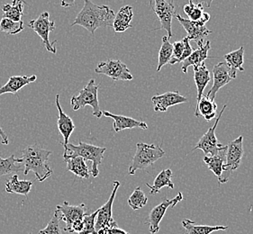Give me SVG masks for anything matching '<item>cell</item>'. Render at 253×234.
<instances>
[{"label":"cell","instance_id":"cell-35","mask_svg":"<svg viewBox=\"0 0 253 234\" xmlns=\"http://www.w3.org/2000/svg\"><path fill=\"white\" fill-rule=\"evenodd\" d=\"M25 29L23 21H13L2 17L0 21V31L7 35H16Z\"/></svg>","mask_w":253,"mask_h":234},{"label":"cell","instance_id":"cell-26","mask_svg":"<svg viewBox=\"0 0 253 234\" xmlns=\"http://www.w3.org/2000/svg\"><path fill=\"white\" fill-rule=\"evenodd\" d=\"M226 151H227V145L223 146L218 152L216 155L204 157V162L208 165L209 170H211L217 177V178H220L223 173V167L226 159Z\"/></svg>","mask_w":253,"mask_h":234},{"label":"cell","instance_id":"cell-13","mask_svg":"<svg viewBox=\"0 0 253 234\" xmlns=\"http://www.w3.org/2000/svg\"><path fill=\"white\" fill-rule=\"evenodd\" d=\"M182 200L183 194L179 192L174 198L168 199L166 197L163 199L161 204H158L154 208L152 209L148 217V222L146 223V224L149 225V231L151 234H156L160 231V224L166 214L168 208L170 206H175L177 203L181 202Z\"/></svg>","mask_w":253,"mask_h":234},{"label":"cell","instance_id":"cell-38","mask_svg":"<svg viewBox=\"0 0 253 234\" xmlns=\"http://www.w3.org/2000/svg\"><path fill=\"white\" fill-rule=\"evenodd\" d=\"M60 221L61 220L59 218V215L55 212L45 228L41 230L38 234H61Z\"/></svg>","mask_w":253,"mask_h":234},{"label":"cell","instance_id":"cell-32","mask_svg":"<svg viewBox=\"0 0 253 234\" xmlns=\"http://www.w3.org/2000/svg\"><path fill=\"white\" fill-rule=\"evenodd\" d=\"M25 1L24 0H13L11 4H5L2 6L3 16L13 21H21L24 15Z\"/></svg>","mask_w":253,"mask_h":234},{"label":"cell","instance_id":"cell-16","mask_svg":"<svg viewBox=\"0 0 253 234\" xmlns=\"http://www.w3.org/2000/svg\"><path fill=\"white\" fill-rule=\"evenodd\" d=\"M155 112H166L169 107L187 102V97L181 96L178 91L166 92L162 95L152 97Z\"/></svg>","mask_w":253,"mask_h":234},{"label":"cell","instance_id":"cell-8","mask_svg":"<svg viewBox=\"0 0 253 234\" xmlns=\"http://www.w3.org/2000/svg\"><path fill=\"white\" fill-rule=\"evenodd\" d=\"M150 2L152 10L157 15L158 19L161 23V26L158 30L166 31L169 39H170L174 36L172 20L175 15V5L173 0H150Z\"/></svg>","mask_w":253,"mask_h":234},{"label":"cell","instance_id":"cell-31","mask_svg":"<svg viewBox=\"0 0 253 234\" xmlns=\"http://www.w3.org/2000/svg\"><path fill=\"white\" fill-rule=\"evenodd\" d=\"M184 13L187 15V19L192 22H198L202 25H206L210 20V15L204 11V7L201 5H195L188 3L183 7Z\"/></svg>","mask_w":253,"mask_h":234},{"label":"cell","instance_id":"cell-37","mask_svg":"<svg viewBox=\"0 0 253 234\" xmlns=\"http://www.w3.org/2000/svg\"><path fill=\"white\" fill-rule=\"evenodd\" d=\"M97 210L95 212H87L83 218V229L79 234H97L95 229Z\"/></svg>","mask_w":253,"mask_h":234},{"label":"cell","instance_id":"cell-22","mask_svg":"<svg viewBox=\"0 0 253 234\" xmlns=\"http://www.w3.org/2000/svg\"><path fill=\"white\" fill-rule=\"evenodd\" d=\"M133 17V9L131 5H125L118 11L113 24V28L116 33H124L131 28V22Z\"/></svg>","mask_w":253,"mask_h":234},{"label":"cell","instance_id":"cell-17","mask_svg":"<svg viewBox=\"0 0 253 234\" xmlns=\"http://www.w3.org/2000/svg\"><path fill=\"white\" fill-rule=\"evenodd\" d=\"M55 104L56 107L58 108V112H59L58 122H57L58 129L63 137V143H61V144L64 148V151H66L67 145L69 143L71 133L75 130L76 126L71 117L67 116L66 114L63 112L61 107V103H60V95L56 96Z\"/></svg>","mask_w":253,"mask_h":234},{"label":"cell","instance_id":"cell-12","mask_svg":"<svg viewBox=\"0 0 253 234\" xmlns=\"http://www.w3.org/2000/svg\"><path fill=\"white\" fill-rule=\"evenodd\" d=\"M120 182L119 181H115L114 182V188L112 190L111 195L109 199L107 200V203L104 204L102 207L97 209V214H96V224H95V229L96 233L100 230L108 229L111 227H116L118 226L117 222L113 217V213H112V207L114 201L116 198L117 190L120 188Z\"/></svg>","mask_w":253,"mask_h":234},{"label":"cell","instance_id":"cell-41","mask_svg":"<svg viewBox=\"0 0 253 234\" xmlns=\"http://www.w3.org/2000/svg\"><path fill=\"white\" fill-rule=\"evenodd\" d=\"M0 137L2 138V143L4 144V145H7L9 142H8V137H7V135L5 134V132L3 131V129L2 127L0 126Z\"/></svg>","mask_w":253,"mask_h":234},{"label":"cell","instance_id":"cell-20","mask_svg":"<svg viewBox=\"0 0 253 234\" xmlns=\"http://www.w3.org/2000/svg\"><path fill=\"white\" fill-rule=\"evenodd\" d=\"M36 75L32 76H13L10 77L8 81L4 86L0 87V96L4 94H14L17 96V93L24 87L29 85L36 80Z\"/></svg>","mask_w":253,"mask_h":234},{"label":"cell","instance_id":"cell-6","mask_svg":"<svg viewBox=\"0 0 253 234\" xmlns=\"http://www.w3.org/2000/svg\"><path fill=\"white\" fill-rule=\"evenodd\" d=\"M99 85L96 84L95 79H90L86 84V87L80 91L78 95H73L71 99V105L74 111L80 110L82 107L89 106L93 109V116L97 119H100L102 111L99 107L97 93L99 89Z\"/></svg>","mask_w":253,"mask_h":234},{"label":"cell","instance_id":"cell-40","mask_svg":"<svg viewBox=\"0 0 253 234\" xmlns=\"http://www.w3.org/2000/svg\"><path fill=\"white\" fill-rule=\"evenodd\" d=\"M189 3H192L195 5H201L204 8H209L213 0H188Z\"/></svg>","mask_w":253,"mask_h":234},{"label":"cell","instance_id":"cell-36","mask_svg":"<svg viewBox=\"0 0 253 234\" xmlns=\"http://www.w3.org/2000/svg\"><path fill=\"white\" fill-rule=\"evenodd\" d=\"M147 203H148V198H147L146 195L144 194L140 187L134 189V191L132 192V195L128 199V204L134 211L144 207Z\"/></svg>","mask_w":253,"mask_h":234},{"label":"cell","instance_id":"cell-42","mask_svg":"<svg viewBox=\"0 0 253 234\" xmlns=\"http://www.w3.org/2000/svg\"><path fill=\"white\" fill-rule=\"evenodd\" d=\"M75 4V0H61V6L63 7H69L72 6Z\"/></svg>","mask_w":253,"mask_h":234},{"label":"cell","instance_id":"cell-7","mask_svg":"<svg viewBox=\"0 0 253 234\" xmlns=\"http://www.w3.org/2000/svg\"><path fill=\"white\" fill-rule=\"evenodd\" d=\"M243 155H244L243 136H240L233 142H230L227 145L226 159L223 167V173L221 175V177L218 178L219 183H227L233 172L237 170L240 167Z\"/></svg>","mask_w":253,"mask_h":234},{"label":"cell","instance_id":"cell-11","mask_svg":"<svg viewBox=\"0 0 253 234\" xmlns=\"http://www.w3.org/2000/svg\"><path fill=\"white\" fill-rule=\"evenodd\" d=\"M226 107H227V105L223 106L221 112L216 118V121L213 123V126L209 128L208 132L200 138V140L198 141L197 145L193 149V151L201 150L202 152H204L206 156H214L223 147V144L218 143L217 138L215 135V130L217 128L218 123L220 122V119L222 118V116L223 115L224 110L226 109Z\"/></svg>","mask_w":253,"mask_h":234},{"label":"cell","instance_id":"cell-5","mask_svg":"<svg viewBox=\"0 0 253 234\" xmlns=\"http://www.w3.org/2000/svg\"><path fill=\"white\" fill-rule=\"evenodd\" d=\"M56 213L59 215L60 220L66 223L64 231L70 234L81 233L83 229V218L87 213L86 204L71 205L67 201L62 204H58L56 207Z\"/></svg>","mask_w":253,"mask_h":234},{"label":"cell","instance_id":"cell-4","mask_svg":"<svg viewBox=\"0 0 253 234\" xmlns=\"http://www.w3.org/2000/svg\"><path fill=\"white\" fill-rule=\"evenodd\" d=\"M165 156L162 147L155 144L139 143L136 144V153L129 167V175H134L138 169L144 170Z\"/></svg>","mask_w":253,"mask_h":234},{"label":"cell","instance_id":"cell-33","mask_svg":"<svg viewBox=\"0 0 253 234\" xmlns=\"http://www.w3.org/2000/svg\"><path fill=\"white\" fill-rule=\"evenodd\" d=\"M16 163H23L22 158H16L15 155H11L10 157L6 158H2L0 156V177L20 172L23 168V165H18Z\"/></svg>","mask_w":253,"mask_h":234},{"label":"cell","instance_id":"cell-29","mask_svg":"<svg viewBox=\"0 0 253 234\" xmlns=\"http://www.w3.org/2000/svg\"><path fill=\"white\" fill-rule=\"evenodd\" d=\"M182 226L186 230L187 234H211L217 231H225L228 226L218 225V226H210V225H199L191 220L184 219L182 221Z\"/></svg>","mask_w":253,"mask_h":234},{"label":"cell","instance_id":"cell-2","mask_svg":"<svg viewBox=\"0 0 253 234\" xmlns=\"http://www.w3.org/2000/svg\"><path fill=\"white\" fill-rule=\"evenodd\" d=\"M23 163L25 165L24 175L26 176L30 171L36 175V179L43 182L51 177L53 170L49 166V157L51 151L42 149L40 145H29L23 151Z\"/></svg>","mask_w":253,"mask_h":234},{"label":"cell","instance_id":"cell-3","mask_svg":"<svg viewBox=\"0 0 253 234\" xmlns=\"http://www.w3.org/2000/svg\"><path fill=\"white\" fill-rule=\"evenodd\" d=\"M107 148L97 147L93 144L83 143L80 141L79 145H73L68 143L66 151L63 154H67L71 157H81L85 160H89L92 162L91 174L94 178L99 175L98 166L102 164L104 158V153H106Z\"/></svg>","mask_w":253,"mask_h":234},{"label":"cell","instance_id":"cell-9","mask_svg":"<svg viewBox=\"0 0 253 234\" xmlns=\"http://www.w3.org/2000/svg\"><path fill=\"white\" fill-rule=\"evenodd\" d=\"M29 27L40 36L46 50L53 54H56L57 50L54 47V44L57 41L50 42L49 39L50 33L55 30V23L53 21H50V14L48 12L42 13L36 20L29 22Z\"/></svg>","mask_w":253,"mask_h":234},{"label":"cell","instance_id":"cell-39","mask_svg":"<svg viewBox=\"0 0 253 234\" xmlns=\"http://www.w3.org/2000/svg\"><path fill=\"white\" fill-rule=\"evenodd\" d=\"M97 234H131L126 232L125 230L120 229L118 226L111 227L108 229L100 230L97 232Z\"/></svg>","mask_w":253,"mask_h":234},{"label":"cell","instance_id":"cell-43","mask_svg":"<svg viewBox=\"0 0 253 234\" xmlns=\"http://www.w3.org/2000/svg\"></svg>","mask_w":253,"mask_h":234},{"label":"cell","instance_id":"cell-28","mask_svg":"<svg viewBox=\"0 0 253 234\" xmlns=\"http://www.w3.org/2000/svg\"><path fill=\"white\" fill-rule=\"evenodd\" d=\"M171 178H172V171L170 168L162 170L160 173L158 174L152 186L149 183H146L147 187L150 189V194L156 195L160 193L161 189L165 187L169 189H174V184L171 181Z\"/></svg>","mask_w":253,"mask_h":234},{"label":"cell","instance_id":"cell-1","mask_svg":"<svg viewBox=\"0 0 253 234\" xmlns=\"http://www.w3.org/2000/svg\"><path fill=\"white\" fill-rule=\"evenodd\" d=\"M116 14L107 5H97L91 0H85V4L79 15H77L71 26H81L95 34L100 27H113Z\"/></svg>","mask_w":253,"mask_h":234},{"label":"cell","instance_id":"cell-21","mask_svg":"<svg viewBox=\"0 0 253 234\" xmlns=\"http://www.w3.org/2000/svg\"><path fill=\"white\" fill-rule=\"evenodd\" d=\"M63 158L67 163L68 171L72 172L76 177L88 179L90 178L89 168L86 165V160L81 157H71L63 154Z\"/></svg>","mask_w":253,"mask_h":234},{"label":"cell","instance_id":"cell-14","mask_svg":"<svg viewBox=\"0 0 253 234\" xmlns=\"http://www.w3.org/2000/svg\"><path fill=\"white\" fill-rule=\"evenodd\" d=\"M176 18L187 32V39L189 41H196L198 46L203 44L204 39L212 33V31L208 29L207 26L198 22H192L179 15H176Z\"/></svg>","mask_w":253,"mask_h":234},{"label":"cell","instance_id":"cell-15","mask_svg":"<svg viewBox=\"0 0 253 234\" xmlns=\"http://www.w3.org/2000/svg\"><path fill=\"white\" fill-rule=\"evenodd\" d=\"M232 79L233 78L230 77L229 68L225 61L219 62L214 65L213 68V86L208 92L207 97L215 100L217 92L232 81Z\"/></svg>","mask_w":253,"mask_h":234},{"label":"cell","instance_id":"cell-18","mask_svg":"<svg viewBox=\"0 0 253 234\" xmlns=\"http://www.w3.org/2000/svg\"><path fill=\"white\" fill-rule=\"evenodd\" d=\"M102 115L113 119V121H114L113 128L116 132H122L126 129H133V128H141L143 130L148 129V124L146 122L137 121L131 117L117 116V115H114L108 111H102Z\"/></svg>","mask_w":253,"mask_h":234},{"label":"cell","instance_id":"cell-10","mask_svg":"<svg viewBox=\"0 0 253 234\" xmlns=\"http://www.w3.org/2000/svg\"><path fill=\"white\" fill-rule=\"evenodd\" d=\"M95 72L108 77L115 81H130L133 79V76L128 67L119 60H107L100 62L96 67Z\"/></svg>","mask_w":253,"mask_h":234},{"label":"cell","instance_id":"cell-19","mask_svg":"<svg viewBox=\"0 0 253 234\" xmlns=\"http://www.w3.org/2000/svg\"><path fill=\"white\" fill-rule=\"evenodd\" d=\"M211 49V42L208 41L205 44L203 43L201 45H198V48L196 51H193L190 56L187 57V59L182 62L183 73L187 74L188 67L193 66V68H198L204 64V61L209 58L208 51Z\"/></svg>","mask_w":253,"mask_h":234},{"label":"cell","instance_id":"cell-27","mask_svg":"<svg viewBox=\"0 0 253 234\" xmlns=\"http://www.w3.org/2000/svg\"><path fill=\"white\" fill-rule=\"evenodd\" d=\"M193 71H194V80H195V84H196L197 89H198L197 100L198 103L202 98L205 88L207 87L208 83L211 80V76H210V72L208 71L207 66L205 65V63L198 68H194Z\"/></svg>","mask_w":253,"mask_h":234},{"label":"cell","instance_id":"cell-34","mask_svg":"<svg viewBox=\"0 0 253 234\" xmlns=\"http://www.w3.org/2000/svg\"><path fill=\"white\" fill-rule=\"evenodd\" d=\"M173 46L169 42V39L168 36L162 37V44L161 50L159 52V63H158L157 70L156 72H161L162 67L168 64L170 59L172 58Z\"/></svg>","mask_w":253,"mask_h":234},{"label":"cell","instance_id":"cell-24","mask_svg":"<svg viewBox=\"0 0 253 234\" xmlns=\"http://www.w3.org/2000/svg\"><path fill=\"white\" fill-rule=\"evenodd\" d=\"M216 111L217 106L215 101L203 95L202 98L198 103L195 109V117H199L201 116L206 119V121L210 122L216 117Z\"/></svg>","mask_w":253,"mask_h":234},{"label":"cell","instance_id":"cell-23","mask_svg":"<svg viewBox=\"0 0 253 234\" xmlns=\"http://www.w3.org/2000/svg\"><path fill=\"white\" fill-rule=\"evenodd\" d=\"M224 60L229 68V74L232 78H235L237 72H244L243 62H244V48L240 47L236 51L229 52L224 55Z\"/></svg>","mask_w":253,"mask_h":234},{"label":"cell","instance_id":"cell-30","mask_svg":"<svg viewBox=\"0 0 253 234\" xmlns=\"http://www.w3.org/2000/svg\"><path fill=\"white\" fill-rule=\"evenodd\" d=\"M33 185L34 183L30 180H19L18 176L14 175L5 183V192L23 195L27 196V195L30 193Z\"/></svg>","mask_w":253,"mask_h":234},{"label":"cell","instance_id":"cell-25","mask_svg":"<svg viewBox=\"0 0 253 234\" xmlns=\"http://www.w3.org/2000/svg\"><path fill=\"white\" fill-rule=\"evenodd\" d=\"M189 41H190L186 36L181 41H175L173 43L172 58L170 59L169 64L175 65L179 62H183L187 57L190 56V54L193 52V49Z\"/></svg>","mask_w":253,"mask_h":234}]
</instances>
